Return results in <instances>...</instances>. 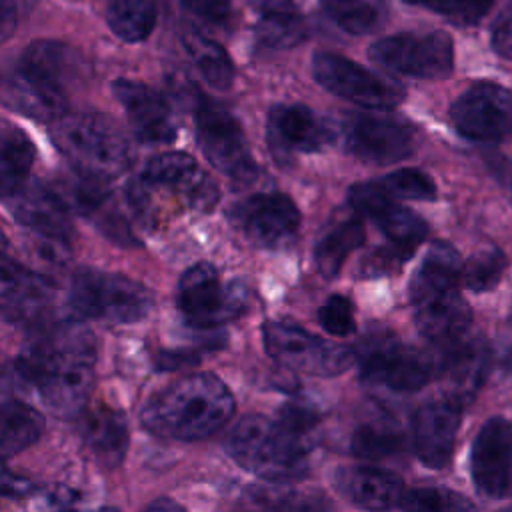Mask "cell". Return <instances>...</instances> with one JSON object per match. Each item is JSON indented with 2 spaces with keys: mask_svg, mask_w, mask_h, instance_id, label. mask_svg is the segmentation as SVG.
<instances>
[{
  "mask_svg": "<svg viewBox=\"0 0 512 512\" xmlns=\"http://www.w3.org/2000/svg\"><path fill=\"white\" fill-rule=\"evenodd\" d=\"M80 436L88 450L106 466H118L128 448V424L120 410L110 406H96L82 410Z\"/></svg>",
  "mask_w": 512,
  "mask_h": 512,
  "instance_id": "4316f807",
  "label": "cell"
},
{
  "mask_svg": "<svg viewBox=\"0 0 512 512\" xmlns=\"http://www.w3.org/2000/svg\"><path fill=\"white\" fill-rule=\"evenodd\" d=\"M182 46L204 82L216 90H228L234 82V64L228 52L214 40L196 30L182 36Z\"/></svg>",
  "mask_w": 512,
  "mask_h": 512,
  "instance_id": "f546056e",
  "label": "cell"
},
{
  "mask_svg": "<svg viewBox=\"0 0 512 512\" xmlns=\"http://www.w3.org/2000/svg\"><path fill=\"white\" fill-rule=\"evenodd\" d=\"M392 198H408V200H434L436 186L432 178L418 168H400L386 174L378 182Z\"/></svg>",
  "mask_w": 512,
  "mask_h": 512,
  "instance_id": "ab89813d",
  "label": "cell"
},
{
  "mask_svg": "<svg viewBox=\"0 0 512 512\" xmlns=\"http://www.w3.org/2000/svg\"><path fill=\"white\" fill-rule=\"evenodd\" d=\"M348 204L358 216L370 218L390 244L408 256L428 234L426 222L412 210L394 202V198L378 182H358L348 192Z\"/></svg>",
  "mask_w": 512,
  "mask_h": 512,
  "instance_id": "ac0fdd59",
  "label": "cell"
},
{
  "mask_svg": "<svg viewBox=\"0 0 512 512\" xmlns=\"http://www.w3.org/2000/svg\"><path fill=\"white\" fill-rule=\"evenodd\" d=\"M462 406L440 398L420 406L412 418V446L418 460L434 470L448 466L456 446Z\"/></svg>",
  "mask_w": 512,
  "mask_h": 512,
  "instance_id": "ffe728a7",
  "label": "cell"
},
{
  "mask_svg": "<svg viewBox=\"0 0 512 512\" xmlns=\"http://www.w3.org/2000/svg\"><path fill=\"white\" fill-rule=\"evenodd\" d=\"M226 452L244 470L268 482H292L308 472V444L260 414L244 416L234 424Z\"/></svg>",
  "mask_w": 512,
  "mask_h": 512,
  "instance_id": "277c9868",
  "label": "cell"
},
{
  "mask_svg": "<svg viewBox=\"0 0 512 512\" xmlns=\"http://www.w3.org/2000/svg\"><path fill=\"white\" fill-rule=\"evenodd\" d=\"M256 38L266 48H292L306 38V22L290 8L272 6L260 14L256 22Z\"/></svg>",
  "mask_w": 512,
  "mask_h": 512,
  "instance_id": "836d02e7",
  "label": "cell"
},
{
  "mask_svg": "<svg viewBox=\"0 0 512 512\" xmlns=\"http://www.w3.org/2000/svg\"><path fill=\"white\" fill-rule=\"evenodd\" d=\"M68 304L82 318L126 324L144 318L152 310L154 296L134 278L82 268L70 282Z\"/></svg>",
  "mask_w": 512,
  "mask_h": 512,
  "instance_id": "5b68a950",
  "label": "cell"
},
{
  "mask_svg": "<svg viewBox=\"0 0 512 512\" xmlns=\"http://www.w3.org/2000/svg\"><path fill=\"white\" fill-rule=\"evenodd\" d=\"M20 62L44 72L62 86L76 70V54L68 46L52 40H38L30 44Z\"/></svg>",
  "mask_w": 512,
  "mask_h": 512,
  "instance_id": "d590c367",
  "label": "cell"
},
{
  "mask_svg": "<svg viewBox=\"0 0 512 512\" xmlns=\"http://www.w3.org/2000/svg\"><path fill=\"white\" fill-rule=\"evenodd\" d=\"M178 308L188 324L216 328L242 314L244 298L238 288L220 280L212 264L198 262L180 276Z\"/></svg>",
  "mask_w": 512,
  "mask_h": 512,
  "instance_id": "7c38bea8",
  "label": "cell"
},
{
  "mask_svg": "<svg viewBox=\"0 0 512 512\" xmlns=\"http://www.w3.org/2000/svg\"><path fill=\"white\" fill-rule=\"evenodd\" d=\"M106 20L110 30L124 42L146 40L156 26L154 0H110Z\"/></svg>",
  "mask_w": 512,
  "mask_h": 512,
  "instance_id": "d6a6232c",
  "label": "cell"
},
{
  "mask_svg": "<svg viewBox=\"0 0 512 512\" xmlns=\"http://www.w3.org/2000/svg\"><path fill=\"white\" fill-rule=\"evenodd\" d=\"M470 476L484 498L512 496V424L502 416L488 418L478 430L470 452Z\"/></svg>",
  "mask_w": 512,
  "mask_h": 512,
  "instance_id": "2e32d148",
  "label": "cell"
},
{
  "mask_svg": "<svg viewBox=\"0 0 512 512\" xmlns=\"http://www.w3.org/2000/svg\"><path fill=\"white\" fill-rule=\"evenodd\" d=\"M436 360V372L444 384V396L462 408L480 390L488 372V348L468 334L444 348Z\"/></svg>",
  "mask_w": 512,
  "mask_h": 512,
  "instance_id": "603a6c76",
  "label": "cell"
},
{
  "mask_svg": "<svg viewBox=\"0 0 512 512\" xmlns=\"http://www.w3.org/2000/svg\"><path fill=\"white\" fill-rule=\"evenodd\" d=\"M334 486L348 502L366 510L398 508L404 494L400 476L374 466L338 468Z\"/></svg>",
  "mask_w": 512,
  "mask_h": 512,
  "instance_id": "d4e9b609",
  "label": "cell"
},
{
  "mask_svg": "<svg viewBox=\"0 0 512 512\" xmlns=\"http://www.w3.org/2000/svg\"><path fill=\"white\" fill-rule=\"evenodd\" d=\"M52 124V140L76 172L112 182L128 170L132 146L124 132L104 114L64 112Z\"/></svg>",
  "mask_w": 512,
  "mask_h": 512,
  "instance_id": "3957f363",
  "label": "cell"
},
{
  "mask_svg": "<svg viewBox=\"0 0 512 512\" xmlns=\"http://www.w3.org/2000/svg\"><path fill=\"white\" fill-rule=\"evenodd\" d=\"M450 120L468 140H498L512 128V92L494 82H476L454 100Z\"/></svg>",
  "mask_w": 512,
  "mask_h": 512,
  "instance_id": "9a60e30c",
  "label": "cell"
},
{
  "mask_svg": "<svg viewBox=\"0 0 512 512\" xmlns=\"http://www.w3.org/2000/svg\"><path fill=\"white\" fill-rule=\"evenodd\" d=\"M504 188H506V196H508V200L512 202V172H508V174H506Z\"/></svg>",
  "mask_w": 512,
  "mask_h": 512,
  "instance_id": "c3c4849f",
  "label": "cell"
},
{
  "mask_svg": "<svg viewBox=\"0 0 512 512\" xmlns=\"http://www.w3.org/2000/svg\"><path fill=\"white\" fill-rule=\"evenodd\" d=\"M262 342L268 356L278 364L312 376H336L356 360L352 348L310 334L286 320L266 322L262 326Z\"/></svg>",
  "mask_w": 512,
  "mask_h": 512,
  "instance_id": "52a82bcc",
  "label": "cell"
},
{
  "mask_svg": "<svg viewBox=\"0 0 512 512\" xmlns=\"http://www.w3.org/2000/svg\"><path fill=\"white\" fill-rule=\"evenodd\" d=\"M368 56L388 72L422 80L446 78L454 68V44L442 30L384 36L368 48Z\"/></svg>",
  "mask_w": 512,
  "mask_h": 512,
  "instance_id": "8992f818",
  "label": "cell"
},
{
  "mask_svg": "<svg viewBox=\"0 0 512 512\" xmlns=\"http://www.w3.org/2000/svg\"><path fill=\"white\" fill-rule=\"evenodd\" d=\"M196 136L208 162L222 174L248 182L256 176V162L238 120L206 96L196 100Z\"/></svg>",
  "mask_w": 512,
  "mask_h": 512,
  "instance_id": "9c48e42d",
  "label": "cell"
},
{
  "mask_svg": "<svg viewBox=\"0 0 512 512\" xmlns=\"http://www.w3.org/2000/svg\"><path fill=\"white\" fill-rule=\"evenodd\" d=\"M0 102L38 122L58 120L68 106L64 86L24 62L0 70Z\"/></svg>",
  "mask_w": 512,
  "mask_h": 512,
  "instance_id": "d6986e66",
  "label": "cell"
},
{
  "mask_svg": "<svg viewBox=\"0 0 512 512\" xmlns=\"http://www.w3.org/2000/svg\"><path fill=\"white\" fill-rule=\"evenodd\" d=\"M408 4L426 8L434 14L444 16L456 26L478 24L498 0H404Z\"/></svg>",
  "mask_w": 512,
  "mask_h": 512,
  "instance_id": "f35d334b",
  "label": "cell"
},
{
  "mask_svg": "<svg viewBox=\"0 0 512 512\" xmlns=\"http://www.w3.org/2000/svg\"><path fill=\"white\" fill-rule=\"evenodd\" d=\"M404 438L400 430L386 420L362 424L352 436V454L362 460H382L402 450Z\"/></svg>",
  "mask_w": 512,
  "mask_h": 512,
  "instance_id": "e575fe53",
  "label": "cell"
},
{
  "mask_svg": "<svg viewBox=\"0 0 512 512\" xmlns=\"http://www.w3.org/2000/svg\"><path fill=\"white\" fill-rule=\"evenodd\" d=\"M276 422L310 446L312 432L316 430V424H318V414L312 408H306L302 404H284L278 410Z\"/></svg>",
  "mask_w": 512,
  "mask_h": 512,
  "instance_id": "b9f144b4",
  "label": "cell"
},
{
  "mask_svg": "<svg viewBox=\"0 0 512 512\" xmlns=\"http://www.w3.org/2000/svg\"><path fill=\"white\" fill-rule=\"evenodd\" d=\"M492 50L502 58H512V0L504 6L492 24L490 32Z\"/></svg>",
  "mask_w": 512,
  "mask_h": 512,
  "instance_id": "ee69618b",
  "label": "cell"
},
{
  "mask_svg": "<svg viewBox=\"0 0 512 512\" xmlns=\"http://www.w3.org/2000/svg\"><path fill=\"white\" fill-rule=\"evenodd\" d=\"M36 148L30 136L16 124L0 120V198L16 194L28 180Z\"/></svg>",
  "mask_w": 512,
  "mask_h": 512,
  "instance_id": "83f0119b",
  "label": "cell"
},
{
  "mask_svg": "<svg viewBox=\"0 0 512 512\" xmlns=\"http://www.w3.org/2000/svg\"><path fill=\"white\" fill-rule=\"evenodd\" d=\"M364 242L362 218L352 216L334 224L316 244L314 260L322 276L332 278L338 274L346 256Z\"/></svg>",
  "mask_w": 512,
  "mask_h": 512,
  "instance_id": "4dcf8cb0",
  "label": "cell"
},
{
  "mask_svg": "<svg viewBox=\"0 0 512 512\" xmlns=\"http://www.w3.org/2000/svg\"><path fill=\"white\" fill-rule=\"evenodd\" d=\"M230 218L252 244L266 250L290 246L300 228V212L282 192L252 194L232 206Z\"/></svg>",
  "mask_w": 512,
  "mask_h": 512,
  "instance_id": "5bb4252c",
  "label": "cell"
},
{
  "mask_svg": "<svg viewBox=\"0 0 512 512\" xmlns=\"http://www.w3.org/2000/svg\"><path fill=\"white\" fill-rule=\"evenodd\" d=\"M34 490L32 482L28 478L16 476L14 472H10L0 456V494L6 498H24Z\"/></svg>",
  "mask_w": 512,
  "mask_h": 512,
  "instance_id": "f6af8a7d",
  "label": "cell"
},
{
  "mask_svg": "<svg viewBox=\"0 0 512 512\" xmlns=\"http://www.w3.org/2000/svg\"><path fill=\"white\" fill-rule=\"evenodd\" d=\"M312 76L324 90L366 110H390L404 100V88L398 82L334 52L314 54Z\"/></svg>",
  "mask_w": 512,
  "mask_h": 512,
  "instance_id": "30bf717a",
  "label": "cell"
},
{
  "mask_svg": "<svg viewBox=\"0 0 512 512\" xmlns=\"http://www.w3.org/2000/svg\"><path fill=\"white\" fill-rule=\"evenodd\" d=\"M234 414V396L210 374L184 376L158 390L142 408V426L172 440H202L220 430Z\"/></svg>",
  "mask_w": 512,
  "mask_h": 512,
  "instance_id": "7a4b0ae2",
  "label": "cell"
},
{
  "mask_svg": "<svg viewBox=\"0 0 512 512\" xmlns=\"http://www.w3.org/2000/svg\"><path fill=\"white\" fill-rule=\"evenodd\" d=\"M322 328L332 336H350L356 330L352 302L340 294L330 296L318 310Z\"/></svg>",
  "mask_w": 512,
  "mask_h": 512,
  "instance_id": "60d3db41",
  "label": "cell"
},
{
  "mask_svg": "<svg viewBox=\"0 0 512 512\" xmlns=\"http://www.w3.org/2000/svg\"><path fill=\"white\" fill-rule=\"evenodd\" d=\"M410 302L420 334L436 348H444L470 332L472 312L460 294V284L410 290Z\"/></svg>",
  "mask_w": 512,
  "mask_h": 512,
  "instance_id": "e0dca14e",
  "label": "cell"
},
{
  "mask_svg": "<svg viewBox=\"0 0 512 512\" xmlns=\"http://www.w3.org/2000/svg\"><path fill=\"white\" fill-rule=\"evenodd\" d=\"M182 6L196 18L222 26L230 20L232 0H180Z\"/></svg>",
  "mask_w": 512,
  "mask_h": 512,
  "instance_id": "7bdbcfd3",
  "label": "cell"
},
{
  "mask_svg": "<svg viewBox=\"0 0 512 512\" xmlns=\"http://www.w3.org/2000/svg\"><path fill=\"white\" fill-rule=\"evenodd\" d=\"M148 508H152V510H178L180 506L176 504V502H172V500H166V498H162V500H156V502H152Z\"/></svg>",
  "mask_w": 512,
  "mask_h": 512,
  "instance_id": "7dc6e473",
  "label": "cell"
},
{
  "mask_svg": "<svg viewBox=\"0 0 512 512\" xmlns=\"http://www.w3.org/2000/svg\"><path fill=\"white\" fill-rule=\"evenodd\" d=\"M18 374L54 416L70 418L86 408L96 372V340L80 322L40 328L20 350Z\"/></svg>",
  "mask_w": 512,
  "mask_h": 512,
  "instance_id": "6da1fadb",
  "label": "cell"
},
{
  "mask_svg": "<svg viewBox=\"0 0 512 512\" xmlns=\"http://www.w3.org/2000/svg\"><path fill=\"white\" fill-rule=\"evenodd\" d=\"M4 246H6V240H4V236L0 232V252H4Z\"/></svg>",
  "mask_w": 512,
  "mask_h": 512,
  "instance_id": "681fc988",
  "label": "cell"
},
{
  "mask_svg": "<svg viewBox=\"0 0 512 512\" xmlns=\"http://www.w3.org/2000/svg\"><path fill=\"white\" fill-rule=\"evenodd\" d=\"M144 192H162L194 210H210L218 202V186L184 152H164L146 162L134 180Z\"/></svg>",
  "mask_w": 512,
  "mask_h": 512,
  "instance_id": "4fadbf2b",
  "label": "cell"
},
{
  "mask_svg": "<svg viewBox=\"0 0 512 512\" xmlns=\"http://www.w3.org/2000/svg\"><path fill=\"white\" fill-rule=\"evenodd\" d=\"M506 264V254L496 246H488L470 256L466 264H462L460 284L472 292L492 290L500 282Z\"/></svg>",
  "mask_w": 512,
  "mask_h": 512,
  "instance_id": "8d00e7d4",
  "label": "cell"
},
{
  "mask_svg": "<svg viewBox=\"0 0 512 512\" xmlns=\"http://www.w3.org/2000/svg\"><path fill=\"white\" fill-rule=\"evenodd\" d=\"M332 140L328 124L304 104H278L268 114V142L276 158L318 152Z\"/></svg>",
  "mask_w": 512,
  "mask_h": 512,
  "instance_id": "7402d4cb",
  "label": "cell"
},
{
  "mask_svg": "<svg viewBox=\"0 0 512 512\" xmlns=\"http://www.w3.org/2000/svg\"><path fill=\"white\" fill-rule=\"evenodd\" d=\"M14 218L30 228L36 236L68 242L72 234V222L68 204L60 192L50 190L40 182H26L16 194L4 200Z\"/></svg>",
  "mask_w": 512,
  "mask_h": 512,
  "instance_id": "cb8c5ba5",
  "label": "cell"
},
{
  "mask_svg": "<svg viewBox=\"0 0 512 512\" xmlns=\"http://www.w3.org/2000/svg\"><path fill=\"white\" fill-rule=\"evenodd\" d=\"M398 508L420 512H460L472 510L474 504L462 494L446 488H414L408 492L404 490Z\"/></svg>",
  "mask_w": 512,
  "mask_h": 512,
  "instance_id": "74e56055",
  "label": "cell"
},
{
  "mask_svg": "<svg viewBox=\"0 0 512 512\" xmlns=\"http://www.w3.org/2000/svg\"><path fill=\"white\" fill-rule=\"evenodd\" d=\"M16 20H18V14H16L14 0H0V42L12 36L16 28Z\"/></svg>",
  "mask_w": 512,
  "mask_h": 512,
  "instance_id": "bcb514c9",
  "label": "cell"
},
{
  "mask_svg": "<svg viewBox=\"0 0 512 512\" xmlns=\"http://www.w3.org/2000/svg\"><path fill=\"white\" fill-rule=\"evenodd\" d=\"M340 130L352 156L378 166L400 162L418 146L416 128L388 112H350L342 118Z\"/></svg>",
  "mask_w": 512,
  "mask_h": 512,
  "instance_id": "ba28073f",
  "label": "cell"
},
{
  "mask_svg": "<svg viewBox=\"0 0 512 512\" xmlns=\"http://www.w3.org/2000/svg\"><path fill=\"white\" fill-rule=\"evenodd\" d=\"M44 432V418L32 406L8 400L0 404V456H12L32 446Z\"/></svg>",
  "mask_w": 512,
  "mask_h": 512,
  "instance_id": "f1b7e54d",
  "label": "cell"
},
{
  "mask_svg": "<svg viewBox=\"0 0 512 512\" xmlns=\"http://www.w3.org/2000/svg\"><path fill=\"white\" fill-rule=\"evenodd\" d=\"M116 100L122 104L128 122L140 142L164 144L172 142L176 136V124L168 102L150 86L118 78L112 84Z\"/></svg>",
  "mask_w": 512,
  "mask_h": 512,
  "instance_id": "44dd1931",
  "label": "cell"
},
{
  "mask_svg": "<svg viewBox=\"0 0 512 512\" xmlns=\"http://www.w3.org/2000/svg\"><path fill=\"white\" fill-rule=\"evenodd\" d=\"M50 302L48 282L0 252V310L18 320H32Z\"/></svg>",
  "mask_w": 512,
  "mask_h": 512,
  "instance_id": "484cf974",
  "label": "cell"
},
{
  "mask_svg": "<svg viewBox=\"0 0 512 512\" xmlns=\"http://www.w3.org/2000/svg\"><path fill=\"white\" fill-rule=\"evenodd\" d=\"M358 360L360 380L366 386L392 392L420 390L436 372V360L428 352L402 344L394 336L370 340Z\"/></svg>",
  "mask_w": 512,
  "mask_h": 512,
  "instance_id": "8fae6325",
  "label": "cell"
},
{
  "mask_svg": "<svg viewBox=\"0 0 512 512\" xmlns=\"http://www.w3.org/2000/svg\"><path fill=\"white\" fill-rule=\"evenodd\" d=\"M322 8L338 28L354 36L372 34L388 20L386 0H322Z\"/></svg>",
  "mask_w": 512,
  "mask_h": 512,
  "instance_id": "1f68e13d",
  "label": "cell"
}]
</instances>
